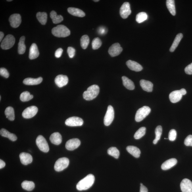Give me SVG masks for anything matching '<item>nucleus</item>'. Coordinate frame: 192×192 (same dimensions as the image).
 <instances>
[{
	"label": "nucleus",
	"instance_id": "3",
	"mask_svg": "<svg viewBox=\"0 0 192 192\" xmlns=\"http://www.w3.org/2000/svg\"><path fill=\"white\" fill-rule=\"evenodd\" d=\"M52 34L54 36L58 37H65L70 35V31L64 25H58L54 27L52 30Z\"/></svg>",
	"mask_w": 192,
	"mask_h": 192
},
{
	"label": "nucleus",
	"instance_id": "54",
	"mask_svg": "<svg viewBox=\"0 0 192 192\" xmlns=\"http://www.w3.org/2000/svg\"><path fill=\"white\" fill-rule=\"evenodd\" d=\"M93 1L94 2H99V0H97H97H96H96H95V1Z\"/></svg>",
	"mask_w": 192,
	"mask_h": 192
},
{
	"label": "nucleus",
	"instance_id": "35",
	"mask_svg": "<svg viewBox=\"0 0 192 192\" xmlns=\"http://www.w3.org/2000/svg\"><path fill=\"white\" fill-rule=\"evenodd\" d=\"M22 187L26 190L31 191L34 189L35 185L33 181H24L22 183Z\"/></svg>",
	"mask_w": 192,
	"mask_h": 192
},
{
	"label": "nucleus",
	"instance_id": "44",
	"mask_svg": "<svg viewBox=\"0 0 192 192\" xmlns=\"http://www.w3.org/2000/svg\"><path fill=\"white\" fill-rule=\"evenodd\" d=\"M184 144L187 146H192V135H188L185 139Z\"/></svg>",
	"mask_w": 192,
	"mask_h": 192
},
{
	"label": "nucleus",
	"instance_id": "32",
	"mask_svg": "<svg viewBox=\"0 0 192 192\" xmlns=\"http://www.w3.org/2000/svg\"><path fill=\"white\" fill-rule=\"evenodd\" d=\"M25 37L22 36L20 37L18 43V52L19 54H24L26 50V46L25 44Z\"/></svg>",
	"mask_w": 192,
	"mask_h": 192
},
{
	"label": "nucleus",
	"instance_id": "23",
	"mask_svg": "<svg viewBox=\"0 0 192 192\" xmlns=\"http://www.w3.org/2000/svg\"><path fill=\"white\" fill-rule=\"evenodd\" d=\"M68 12L72 15L79 17H83L85 16L84 12L78 8L70 7L68 9Z\"/></svg>",
	"mask_w": 192,
	"mask_h": 192
},
{
	"label": "nucleus",
	"instance_id": "53",
	"mask_svg": "<svg viewBox=\"0 0 192 192\" xmlns=\"http://www.w3.org/2000/svg\"><path fill=\"white\" fill-rule=\"evenodd\" d=\"M4 36V33L2 32H0V41H1Z\"/></svg>",
	"mask_w": 192,
	"mask_h": 192
},
{
	"label": "nucleus",
	"instance_id": "47",
	"mask_svg": "<svg viewBox=\"0 0 192 192\" xmlns=\"http://www.w3.org/2000/svg\"><path fill=\"white\" fill-rule=\"evenodd\" d=\"M185 72L187 74H192V63L185 67Z\"/></svg>",
	"mask_w": 192,
	"mask_h": 192
},
{
	"label": "nucleus",
	"instance_id": "21",
	"mask_svg": "<svg viewBox=\"0 0 192 192\" xmlns=\"http://www.w3.org/2000/svg\"><path fill=\"white\" fill-rule=\"evenodd\" d=\"M140 84L144 91L148 92H151L153 91V83L149 81L142 79L140 81Z\"/></svg>",
	"mask_w": 192,
	"mask_h": 192
},
{
	"label": "nucleus",
	"instance_id": "7",
	"mask_svg": "<svg viewBox=\"0 0 192 192\" xmlns=\"http://www.w3.org/2000/svg\"><path fill=\"white\" fill-rule=\"evenodd\" d=\"M36 144L39 149L45 153L49 151V147L46 140L42 135H39L36 139Z\"/></svg>",
	"mask_w": 192,
	"mask_h": 192
},
{
	"label": "nucleus",
	"instance_id": "13",
	"mask_svg": "<svg viewBox=\"0 0 192 192\" xmlns=\"http://www.w3.org/2000/svg\"><path fill=\"white\" fill-rule=\"evenodd\" d=\"M9 21L10 26L12 28H17L21 23V16L19 14H12L10 16Z\"/></svg>",
	"mask_w": 192,
	"mask_h": 192
},
{
	"label": "nucleus",
	"instance_id": "16",
	"mask_svg": "<svg viewBox=\"0 0 192 192\" xmlns=\"http://www.w3.org/2000/svg\"><path fill=\"white\" fill-rule=\"evenodd\" d=\"M68 77L65 75H58L55 79L56 84L60 87L65 86L68 84Z\"/></svg>",
	"mask_w": 192,
	"mask_h": 192
},
{
	"label": "nucleus",
	"instance_id": "42",
	"mask_svg": "<svg viewBox=\"0 0 192 192\" xmlns=\"http://www.w3.org/2000/svg\"><path fill=\"white\" fill-rule=\"evenodd\" d=\"M102 42L101 39L98 37H97L93 39L92 43V46L93 50H97L101 47Z\"/></svg>",
	"mask_w": 192,
	"mask_h": 192
},
{
	"label": "nucleus",
	"instance_id": "6",
	"mask_svg": "<svg viewBox=\"0 0 192 192\" xmlns=\"http://www.w3.org/2000/svg\"><path fill=\"white\" fill-rule=\"evenodd\" d=\"M69 160L66 157L59 158L55 163L54 169L57 172H60L67 167L69 164Z\"/></svg>",
	"mask_w": 192,
	"mask_h": 192
},
{
	"label": "nucleus",
	"instance_id": "51",
	"mask_svg": "<svg viewBox=\"0 0 192 192\" xmlns=\"http://www.w3.org/2000/svg\"><path fill=\"white\" fill-rule=\"evenodd\" d=\"M5 166V163L2 159L0 160V169L3 168Z\"/></svg>",
	"mask_w": 192,
	"mask_h": 192
},
{
	"label": "nucleus",
	"instance_id": "43",
	"mask_svg": "<svg viewBox=\"0 0 192 192\" xmlns=\"http://www.w3.org/2000/svg\"><path fill=\"white\" fill-rule=\"evenodd\" d=\"M177 131L174 129H172L169 133V139L171 141H174L177 137Z\"/></svg>",
	"mask_w": 192,
	"mask_h": 192
},
{
	"label": "nucleus",
	"instance_id": "28",
	"mask_svg": "<svg viewBox=\"0 0 192 192\" xmlns=\"http://www.w3.org/2000/svg\"><path fill=\"white\" fill-rule=\"evenodd\" d=\"M123 84L127 89L130 90H133L135 88L134 83L132 81L126 76L122 77Z\"/></svg>",
	"mask_w": 192,
	"mask_h": 192
},
{
	"label": "nucleus",
	"instance_id": "25",
	"mask_svg": "<svg viewBox=\"0 0 192 192\" xmlns=\"http://www.w3.org/2000/svg\"><path fill=\"white\" fill-rule=\"evenodd\" d=\"M43 80L41 77L37 78H28L23 81L24 84L26 85H36L40 84Z\"/></svg>",
	"mask_w": 192,
	"mask_h": 192
},
{
	"label": "nucleus",
	"instance_id": "48",
	"mask_svg": "<svg viewBox=\"0 0 192 192\" xmlns=\"http://www.w3.org/2000/svg\"><path fill=\"white\" fill-rule=\"evenodd\" d=\"M63 50L62 48H59L55 52V56L56 58H59L61 57Z\"/></svg>",
	"mask_w": 192,
	"mask_h": 192
},
{
	"label": "nucleus",
	"instance_id": "56",
	"mask_svg": "<svg viewBox=\"0 0 192 192\" xmlns=\"http://www.w3.org/2000/svg\"><path fill=\"white\" fill-rule=\"evenodd\" d=\"M140 185H141V186H142V185H143L142 183H140Z\"/></svg>",
	"mask_w": 192,
	"mask_h": 192
},
{
	"label": "nucleus",
	"instance_id": "19",
	"mask_svg": "<svg viewBox=\"0 0 192 192\" xmlns=\"http://www.w3.org/2000/svg\"><path fill=\"white\" fill-rule=\"evenodd\" d=\"M39 52L37 45L35 43L31 45L30 48L29 58L30 60H34L39 57Z\"/></svg>",
	"mask_w": 192,
	"mask_h": 192
},
{
	"label": "nucleus",
	"instance_id": "5",
	"mask_svg": "<svg viewBox=\"0 0 192 192\" xmlns=\"http://www.w3.org/2000/svg\"><path fill=\"white\" fill-rule=\"evenodd\" d=\"M15 41V38L13 35H8L2 41L1 47L3 50L9 49L13 46Z\"/></svg>",
	"mask_w": 192,
	"mask_h": 192
},
{
	"label": "nucleus",
	"instance_id": "22",
	"mask_svg": "<svg viewBox=\"0 0 192 192\" xmlns=\"http://www.w3.org/2000/svg\"><path fill=\"white\" fill-rule=\"evenodd\" d=\"M177 163V160L175 158H171L166 160L161 166L162 170H167L173 167Z\"/></svg>",
	"mask_w": 192,
	"mask_h": 192
},
{
	"label": "nucleus",
	"instance_id": "55",
	"mask_svg": "<svg viewBox=\"0 0 192 192\" xmlns=\"http://www.w3.org/2000/svg\"><path fill=\"white\" fill-rule=\"evenodd\" d=\"M8 2H11L12 1V0H9H9H8V1H7Z\"/></svg>",
	"mask_w": 192,
	"mask_h": 192
},
{
	"label": "nucleus",
	"instance_id": "49",
	"mask_svg": "<svg viewBox=\"0 0 192 192\" xmlns=\"http://www.w3.org/2000/svg\"><path fill=\"white\" fill-rule=\"evenodd\" d=\"M98 31L99 34L103 35L107 32V30H106L105 27H101L98 29Z\"/></svg>",
	"mask_w": 192,
	"mask_h": 192
},
{
	"label": "nucleus",
	"instance_id": "46",
	"mask_svg": "<svg viewBox=\"0 0 192 192\" xmlns=\"http://www.w3.org/2000/svg\"><path fill=\"white\" fill-rule=\"evenodd\" d=\"M76 53V50L71 47H69L68 48L67 53L69 56L70 58H73L74 57Z\"/></svg>",
	"mask_w": 192,
	"mask_h": 192
},
{
	"label": "nucleus",
	"instance_id": "4",
	"mask_svg": "<svg viewBox=\"0 0 192 192\" xmlns=\"http://www.w3.org/2000/svg\"><path fill=\"white\" fill-rule=\"evenodd\" d=\"M151 111V108L149 106H144L137 111L135 119L137 122H141L149 115Z\"/></svg>",
	"mask_w": 192,
	"mask_h": 192
},
{
	"label": "nucleus",
	"instance_id": "14",
	"mask_svg": "<svg viewBox=\"0 0 192 192\" xmlns=\"http://www.w3.org/2000/svg\"><path fill=\"white\" fill-rule=\"evenodd\" d=\"M81 145V141L78 139H70L66 144V148L69 151H73L78 148Z\"/></svg>",
	"mask_w": 192,
	"mask_h": 192
},
{
	"label": "nucleus",
	"instance_id": "36",
	"mask_svg": "<svg viewBox=\"0 0 192 192\" xmlns=\"http://www.w3.org/2000/svg\"><path fill=\"white\" fill-rule=\"evenodd\" d=\"M20 98L22 101H28L33 98V95H31L29 92L25 91L21 94Z\"/></svg>",
	"mask_w": 192,
	"mask_h": 192
},
{
	"label": "nucleus",
	"instance_id": "9",
	"mask_svg": "<svg viewBox=\"0 0 192 192\" xmlns=\"http://www.w3.org/2000/svg\"><path fill=\"white\" fill-rule=\"evenodd\" d=\"M38 108L34 106H31L24 110L22 113L23 117L25 118H30L34 117L38 112Z\"/></svg>",
	"mask_w": 192,
	"mask_h": 192
},
{
	"label": "nucleus",
	"instance_id": "2",
	"mask_svg": "<svg viewBox=\"0 0 192 192\" xmlns=\"http://www.w3.org/2000/svg\"><path fill=\"white\" fill-rule=\"evenodd\" d=\"M99 87L98 85H91L83 93V98L87 101H91L95 99L99 94Z\"/></svg>",
	"mask_w": 192,
	"mask_h": 192
},
{
	"label": "nucleus",
	"instance_id": "31",
	"mask_svg": "<svg viewBox=\"0 0 192 192\" xmlns=\"http://www.w3.org/2000/svg\"><path fill=\"white\" fill-rule=\"evenodd\" d=\"M166 5L169 11L173 16L176 14L175 1L174 0H167L166 1Z\"/></svg>",
	"mask_w": 192,
	"mask_h": 192
},
{
	"label": "nucleus",
	"instance_id": "34",
	"mask_svg": "<svg viewBox=\"0 0 192 192\" xmlns=\"http://www.w3.org/2000/svg\"><path fill=\"white\" fill-rule=\"evenodd\" d=\"M5 114L6 118L10 121H14L15 119V113L14 108L10 106L6 108Z\"/></svg>",
	"mask_w": 192,
	"mask_h": 192
},
{
	"label": "nucleus",
	"instance_id": "18",
	"mask_svg": "<svg viewBox=\"0 0 192 192\" xmlns=\"http://www.w3.org/2000/svg\"><path fill=\"white\" fill-rule=\"evenodd\" d=\"M128 68L131 70L135 72L141 71L143 70V67L137 62L132 60H129L126 63Z\"/></svg>",
	"mask_w": 192,
	"mask_h": 192
},
{
	"label": "nucleus",
	"instance_id": "38",
	"mask_svg": "<svg viewBox=\"0 0 192 192\" xmlns=\"http://www.w3.org/2000/svg\"><path fill=\"white\" fill-rule=\"evenodd\" d=\"M90 39L87 35H84L81 39V46L83 49H86L89 44Z\"/></svg>",
	"mask_w": 192,
	"mask_h": 192
},
{
	"label": "nucleus",
	"instance_id": "15",
	"mask_svg": "<svg viewBox=\"0 0 192 192\" xmlns=\"http://www.w3.org/2000/svg\"><path fill=\"white\" fill-rule=\"evenodd\" d=\"M180 186L182 192H192V182L189 179H183Z\"/></svg>",
	"mask_w": 192,
	"mask_h": 192
},
{
	"label": "nucleus",
	"instance_id": "26",
	"mask_svg": "<svg viewBox=\"0 0 192 192\" xmlns=\"http://www.w3.org/2000/svg\"><path fill=\"white\" fill-rule=\"evenodd\" d=\"M126 150L129 153L135 158H138L140 155V150L138 148L134 146H128L126 147Z\"/></svg>",
	"mask_w": 192,
	"mask_h": 192
},
{
	"label": "nucleus",
	"instance_id": "24",
	"mask_svg": "<svg viewBox=\"0 0 192 192\" xmlns=\"http://www.w3.org/2000/svg\"><path fill=\"white\" fill-rule=\"evenodd\" d=\"M52 143L55 145H59L61 143L62 137L61 135L58 132H55L52 134L50 138Z\"/></svg>",
	"mask_w": 192,
	"mask_h": 192
},
{
	"label": "nucleus",
	"instance_id": "37",
	"mask_svg": "<svg viewBox=\"0 0 192 192\" xmlns=\"http://www.w3.org/2000/svg\"><path fill=\"white\" fill-rule=\"evenodd\" d=\"M156 138L153 141V143L156 145L157 143L159 140L162 132V128L161 126H158L156 127L155 129Z\"/></svg>",
	"mask_w": 192,
	"mask_h": 192
},
{
	"label": "nucleus",
	"instance_id": "12",
	"mask_svg": "<svg viewBox=\"0 0 192 192\" xmlns=\"http://www.w3.org/2000/svg\"><path fill=\"white\" fill-rule=\"evenodd\" d=\"M122 50L120 44L116 43L111 46L108 49V53L111 57H114L119 55L122 53Z\"/></svg>",
	"mask_w": 192,
	"mask_h": 192
},
{
	"label": "nucleus",
	"instance_id": "1",
	"mask_svg": "<svg viewBox=\"0 0 192 192\" xmlns=\"http://www.w3.org/2000/svg\"><path fill=\"white\" fill-rule=\"evenodd\" d=\"M94 181V176L89 174L79 181L76 186L77 189L79 191L88 189L93 185Z\"/></svg>",
	"mask_w": 192,
	"mask_h": 192
},
{
	"label": "nucleus",
	"instance_id": "29",
	"mask_svg": "<svg viewBox=\"0 0 192 192\" xmlns=\"http://www.w3.org/2000/svg\"><path fill=\"white\" fill-rule=\"evenodd\" d=\"M183 37V35L182 33H179V34H178L177 35L172 45L171 46L170 48V52L172 53V52H174L175 50L176 49L177 47H178L179 43H180Z\"/></svg>",
	"mask_w": 192,
	"mask_h": 192
},
{
	"label": "nucleus",
	"instance_id": "45",
	"mask_svg": "<svg viewBox=\"0 0 192 192\" xmlns=\"http://www.w3.org/2000/svg\"><path fill=\"white\" fill-rule=\"evenodd\" d=\"M0 74L6 78H8L9 76V72L6 69L4 68H1L0 69Z\"/></svg>",
	"mask_w": 192,
	"mask_h": 192
},
{
	"label": "nucleus",
	"instance_id": "10",
	"mask_svg": "<svg viewBox=\"0 0 192 192\" xmlns=\"http://www.w3.org/2000/svg\"><path fill=\"white\" fill-rule=\"evenodd\" d=\"M83 122L82 118L74 116L67 119L66 121L65 124L69 126H82Z\"/></svg>",
	"mask_w": 192,
	"mask_h": 192
},
{
	"label": "nucleus",
	"instance_id": "17",
	"mask_svg": "<svg viewBox=\"0 0 192 192\" xmlns=\"http://www.w3.org/2000/svg\"><path fill=\"white\" fill-rule=\"evenodd\" d=\"M183 95L180 90L175 91L171 92L169 96L170 101L172 103H176L180 101Z\"/></svg>",
	"mask_w": 192,
	"mask_h": 192
},
{
	"label": "nucleus",
	"instance_id": "41",
	"mask_svg": "<svg viewBox=\"0 0 192 192\" xmlns=\"http://www.w3.org/2000/svg\"><path fill=\"white\" fill-rule=\"evenodd\" d=\"M146 128L145 127H141L138 130L134 135V138L135 139H138L141 138L146 134Z\"/></svg>",
	"mask_w": 192,
	"mask_h": 192
},
{
	"label": "nucleus",
	"instance_id": "20",
	"mask_svg": "<svg viewBox=\"0 0 192 192\" xmlns=\"http://www.w3.org/2000/svg\"><path fill=\"white\" fill-rule=\"evenodd\" d=\"M21 162L23 164L27 165L33 161V157L30 154L24 153H21L19 155Z\"/></svg>",
	"mask_w": 192,
	"mask_h": 192
},
{
	"label": "nucleus",
	"instance_id": "39",
	"mask_svg": "<svg viewBox=\"0 0 192 192\" xmlns=\"http://www.w3.org/2000/svg\"><path fill=\"white\" fill-rule=\"evenodd\" d=\"M108 153L116 159H118L120 156V152L115 147H111L108 149Z\"/></svg>",
	"mask_w": 192,
	"mask_h": 192
},
{
	"label": "nucleus",
	"instance_id": "33",
	"mask_svg": "<svg viewBox=\"0 0 192 192\" xmlns=\"http://www.w3.org/2000/svg\"><path fill=\"white\" fill-rule=\"evenodd\" d=\"M37 20L41 24L45 25L46 23L47 18V14L45 12H38L36 14Z\"/></svg>",
	"mask_w": 192,
	"mask_h": 192
},
{
	"label": "nucleus",
	"instance_id": "50",
	"mask_svg": "<svg viewBox=\"0 0 192 192\" xmlns=\"http://www.w3.org/2000/svg\"><path fill=\"white\" fill-rule=\"evenodd\" d=\"M140 192H148V189L143 185L141 186Z\"/></svg>",
	"mask_w": 192,
	"mask_h": 192
},
{
	"label": "nucleus",
	"instance_id": "40",
	"mask_svg": "<svg viewBox=\"0 0 192 192\" xmlns=\"http://www.w3.org/2000/svg\"><path fill=\"white\" fill-rule=\"evenodd\" d=\"M147 18L148 15L146 13L144 12H140L137 15L136 21L139 23H141L146 20Z\"/></svg>",
	"mask_w": 192,
	"mask_h": 192
},
{
	"label": "nucleus",
	"instance_id": "52",
	"mask_svg": "<svg viewBox=\"0 0 192 192\" xmlns=\"http://www.w3.org/2000/svg\"><path fill=\"white\" fill-rule=\"evenodd\" d=\"M180 91L183 95H185L186 94H187V91L184 89H181L180 90Z\"/></svg>",
	"mask_w": 192,
	"mask_h": 192
},
{
	"label": "nucleus",
	"instance_id": "11",
	"mask_svg": "<svg viewBox=\"0 0 192 192\" xmlns=\"http://www.w3.org/2000/svg\"><path fill=\"white\" fill-rule=\"evenodd\" d=\"M131 13L130 4L126 2L123 4L120 8V14L121 17L125 19L128 17Z\"/></svg>",
	"mask_w": 192,
	"mask_h": 192
},
{
	"label": "nucleus",
	"instance_id": "27",
	"mask_svg": "<svg viewBox=\"0 0 192 192\" xmlns=\"http://www.w3.org/2000/svg\"><path fill=\"white\" fill-rule=\"evenodd\" d=\"M0 134L2 136L7 137L12 141H16L17 139V137L15 135L10 133L5 129H1L0 131Z\"/></svg>",
	"mask_w": 192,
	"mask_h": 192
},
{
	"label": "nucleus",
	"instance_id": "8",
	"mask_svg": "<svg viewBox=\"0 0 192 192\" xmlns=\"http://www.w3.org/2000/svg\"><path fill=\"white\" fill-rule=\"evenodd\" d=\"M114 118V111L111 105L108 106L107 111L104 118V124L106 126H108L111 124Z\"/></svg>",
	"mask_w": 192,
	"mask_h": 192
},
{
	"label": "nucleus",
	"instance_id": "30",
	"mask_svg": "<svg viewBox=\"0 0 192 192\" xmlns=\"http://www.w3.org/2000/svg\"><path fill=\"white\" fill-rule=\"evenodd\" d=\"M50 15L54 24L60 23L63 20V16L61 15H57V13L55 11L51 12Z\"/></svg>",
	"mask_w": 192,
	"mask_h": 192
}]
</instances>
